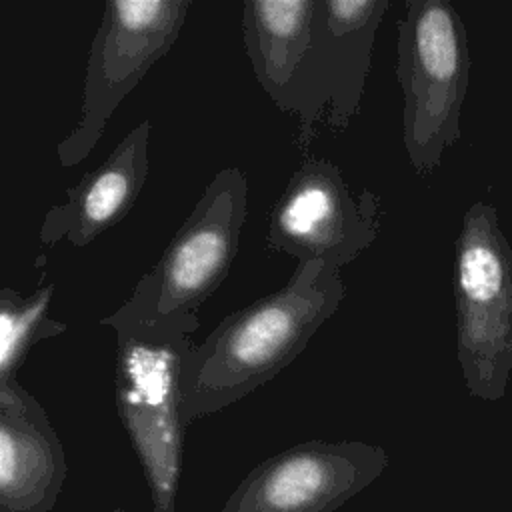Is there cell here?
<instances>
[{"instance_id":"13","label":"cell","mask_w":512,"mask_h":512,"mask_svg":"<svg viewBox=\"0 0 512 512\" xmlns=\"http://www.w3.org/2000/svg\"><path fill=\"white\" fill-rule=\"evenodd\" d=\"M54 284L38 286L22 296L14 288L0 290V380H14L30 348L66 332V324L50 318Z\"/></svg>"},{"instance_id":"4","label":"cell","mask_w":512,"mask_h":512,"mask_svg":"<svg viewBox=\"0 0 512 512\" xmlns=\"http://www.w3.org/2000/svg\"><path fill=\"white\" fill-rule=\"evenodd\" d=\"M456 358L470 396L502 400L512 374V246L498 212L468 206L454 242Z\"/></svg>"},{"instance_id":"11","label":"cell","mask_w":512,"mask_h":512,"mask_svg":"<svg viewBox=\"0 0 512 512\" xmlns=\"http://www.w3.org/2000/svg\"><path fill=\"white\" fill-rule=\"evenodd\" d=\"M150 120L138 122L78 184L66 190V200L46 210L40 242H68L82 248L118 224L134 206L148 176Z\"/></svg>"},{"instance_id":"2","label":"cell","mask_w":512,"mask_h":512,"mask_svg":"<svg viewBox=\"0 0 512 512\" xmlns=\"http://www.w3.org/2000/svg\"><path fill=\"white\" fill-rule=\"evenodd\" d=\"M100 324L116 332V410L148 482L152 508L176 512L186 430L182 370L200 320L146 322L114 310Z\"/></svg>"},{"instance_id":"7","label":"cell","mask_w":512,"mask_h":512,"mask_svg":"<svg viewBox=\"0 0 512 512\" xmlns=\"http://www.w3.org/2000/svg\"><path fill=\"white\" fill-rule=\"evenodd\" d=\"M388 8L390 0H316L312 40L276 104L296 118L298 148H310L320 124L342 132L358 114Z\"/></svg>"},{"instance_id":"14","label":"cell","mask_w":512,"mask_h":512,"mask_svg":"<svg viewBox=\"0 0 512 512\" xmlns=\"http://www.w3.org/2000/svg\"><path fill=\"white\" fill-rule=\"evenodd\" d=\"M112 512H124V510H122V508H114Z\"/></svg>"},{"instance_id":"5","label":"cell","mask_w":512,"mask_h":512,"mask_svg":"<svg viewBox=\"0 0 512 512\" xmlns=\"http://www.w3.org/2000/svg\"><path fill=\"white\" fill-rule=\"evenodd\" d=\"M246 210V174L236 166L218 170L118 312L146 322L198 316V308L230 272Z\"/></svg>"},{"instance_id":"3","label":"cell","mask_w":512,"mask_h":512,"mask_svg":"<svg viewBox=\"0 0 512 512\" xmlns=\"http://www.w3.org/2000/svg\"><path fill=\"white\" fill-rule=\"evenodd\" d=\"M396 78L402 88V142L418 176H430L460 136L470 84L468 34L446 0H406L396 22Z\"/></svg>"},{"instance_id":"8","label":"cell","mask_w":512,"mask_h":512,"mask_svg":"<svg viewBox=\"0 0 512 512\" xmlns=\"http://www.w3.org/2000/svg\"><path fill=\"white\" fill-rule=\"evenodd\" d=\"M376 192H352L328 158H306L270 208L266 244L296 262L342 268L368 250L382 224Z\"/></svg>"},{"instance_id":"9","label":"cell","mask_w":512,"mask_h":512,"mask_svg":"<svg viewBox=\"0 0 512 512\" xmlns=\"http://www.w3.org/2000/svg\"><path fill=\"white\" fill-rule=\"evenodd\" d=\"M388 452L362 440H306L254 466L220 512H334L388 468Z\"/></svg>"},{"instance_id":"6","label":"cell","mask_w":512,"mask_h":512,"mask_svg":"<svg viewBox=\"0 0 512 512\" xmlns=\"http://www.w3.org/2000/svg\"><path fill=\"white\" fill-rule=\"evenodd\" d=\"M190 6V0L104 2L86 58L80 120L56 148L60 166H76L92 152L118 104L176 44Z\"/></svg>"},{"instance_id":"12","label":"cell","mask_w":512,"mask_h":512,"mask_svg":"<svg viewBox=\"0 0 512 512\" xmlns=\"http://www.w3.org/2000/svg\"><path fill=\"white\" fill-rule=\"evenodd\" d=\"M316 0H246L240 28L256 82L278 104L310 40Z\"/></svg>"},{"instance_id":"10","label":"cell","mask_w":512,"mask_h":512,"mask_svg":"<svg viewBox=\"0 0 512 512\" xmlns=\"http://www.w3.org/2000/svg\"><path fill=\"white\" fill-rule=\"evenodd\" d=\"M66 456L42 404L14 378L0 380V512H50Z\"/></svg>"},{"instance_id":"1","label":"cell","mask_w":512,"mask_h":512,"mask_svg":"<svg viewBox=\"0 0 512 512\" xmlns=\"http://www.w3.org/2000/svg\"><path fill=\"white\" fill-rule=\"evenodd\" d=\"M344 294L338 268L320 260L296 262L282 288L224 316L186 356V426L242 400L288 368Z\"/></svg>"}]
</instances>
